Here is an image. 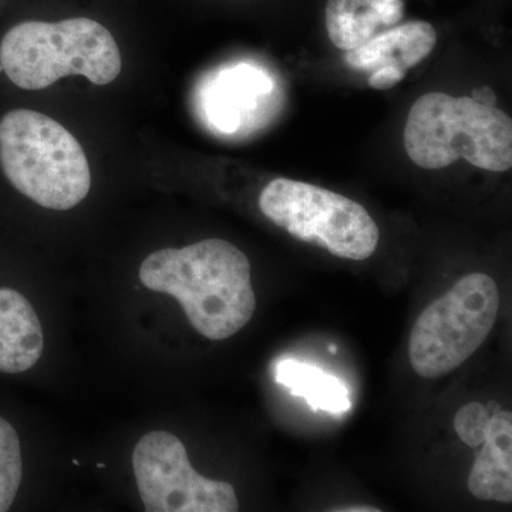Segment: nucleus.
Returning <instances> with one entry per match:
<instances>
[{
    "instance_id": "f257e3e1",
    "label": "nucleus",
    "mask_w": 512,
    "mask_h": 512,
    "mask_svg": "<svg viewBox=\"0 0 512 512\" xmlns=\"http://www.w3.org/2000/svg\"><path fill=\"white\" fill-rule=\"evenodd\" d=\"M140 281L150 291L177 299L207 339L237 335L255 313L248 256L224 239L153 252L140 266Z\"/></svg>"
},
{
    "instance_id": "f03ea898",
    "label": "nucleus",
    "mask_w": 512,
    "mask_h": 512,
    "mask_svg": "<svg viewBox=\"0 0 512 512\" xmlns=\"http://www.w3.org/2000/svg\"><path fill=\"white\" fill-rule=\"evenodd\" d=\"M0 70L28 92L46 89L67 76H84L106 86L119 77L121 55L110 30L96 20H28L3 36Z\"/></svg>"
},
{
    "instance_id": "7ed1b4c3",
    "label": "nucleus",
    "mask_w": 512,
    "mask_h": 512,
    "mask_svg": "<svg viewBox=\"0 0 512 512\" xmlns=\"http://www.w3.org/2000/svg\"><path fill=\"white\" fill-rule=\"evenodd\" d=\"M404 147L424 170H441L464 158L481 170L505 173L512 167L511 117L471 97L427 93L410 109Z\"/></svg>"
},
{
    "instance_id": "20e7f679",
    "label": "nucleus",
    "mask_w": 512,
    "mask_h": 512,
    "mask_svg": "<svg viewBox=\"0 0 512 512\" xmlns=\"http://www.w3.org/2000/svg\"><path fill=\"white\" fill-rule=\"evenodd\" d=\"M0 167L20 194L49 210H72L92 187L79 141L33 110H12L0 119Z\"/></svg>"
},
{
    "instance_id": "39448f33",
    "label": "nucleus",
    "mask_w": 512,
    "mask_h": 512,
    "mask_svg": "<svg viewBox=\"0 0 512 512\" xmlns=\"http://www.w3.org/2000/svg\"><path fill=\"white\" fill-rule=\"evenodd\" d=\"M500 309V291L491 276L470 274L424 309L409 342L410 363L424 379L454 372L490 335Z\"/></svg>"
},
{
    "instance_id": "423d86ee",
    "label": "nucleus",
    "mask_w": 512,
    "mask_h": 512,
    "mask_svg": "<svg viewBox=\"0 0 512 512\" xmlns=\"http://www.w3.org/2000/svg\"><path fill=\"white\" fill-rule=\"evenodd\" d=\"M259 208L293 238L338 258L365 261L379 245V227L365 207L318 185L276 178L262 190Z\"/></svg>"
},
{
    "instance_id": "0eeeda50",
    "label": "nucleus",
    "mask_w": 512,
    "mask_h": 512,
    "mask_svg": "<svg viewBox=\"0 0 512 512\" xmlns=\"http://www.w3.org/2000/svg\"><path fill=\"white\" fill-rule=\"evenodd\" d=\"M138 493L148 512H237V493L225 481L202 477L192 468L183 441L151 431L133 453Z\"/></svg>"
},
{
    "instance_id": "6e6552de",
    "label": "nucleus",
    "mask_w": 512,
    "mask_h": 512,
    "mask_svg": "<svg viewBox=\"0 0 512 512\" xmlns=\"http://www.w3.org/2000/svg\"><path fill=\"white\" fill-rule=\"evenodd\" d=\"M437 45V32L430 23L414 20L384 29L365 45L348 50L345 62L350 69L373 73L382 67L404 72L426 60Z\"/></svg>"
},
{
    "instance_id": "1a4fd4ad",
    "label": "nucleus",
    "mask_w": 512,
    "mask_h": 512,
    "mask_svg": "<svg viewBox=\"0 0 512 512\" xmlns=\"http://www.w3.org/2000/svg\"><path fill=\"white\" fill-rule=\"evenodd\" d=\"M43 348L42 325L28 299L15 289L0 288V372L32 369Z\"/></svg>"
},
{
    "instance_id": "9d476101",
    "label": "nucleus",
    "mask_w": 512,
    "mask_h": 512,
    "mask_svg": "<svg viewBox=\"0 0 512 512\" xmlns=\"http://www.w3.org/2000/svg\"><path fill=\"white\" fill-rule=\"evenodd\" d=\"M484 448L478 454L470 476L468 490L484 501L512 503V414L491 413L485 433Z\"/></svg>"
},
{
    "instance_id": "9b49d317",
    "label": "nucleus",
    "mask_w": 512,
    "mask_h": 512,
    "mask_svg": "<svg viewBox=\"0 0 512 512\" xmlns=\"http://www.w3.org/2000/svg\"><path fill=\"white\" fill-rule=\"evenodd\" d=\"M404 0H329L325 10L330 42L348 50L365 45L380 30L402 22Z\"/></svg>"
},
{
    "instance_id": "f8f14e48",
    "label": "nucleus",
    "mask_w": 512,
    "mask_h": 512,
    "mask_svg": "<svg viewBox=\"0 0 512 512\" xmlns=\"http://www.w3.org/2000/svg\"><path fill=\"white\" fill-rule=\"evenodd\" d=\"M276 380L295 396L305 397L312 409L342 414L352 407L345 384L309 363L281 360L276 366Z\"/></svg>"
},
{
    "instance_id": "ddd939ff",
    "label": "nucleus",
    "mask_w": 512,
    "mask_h": 512,
    "mask_svg": "<svg viewBox=\"0 0 512 512\" xmlns=\"http://www.w3.org/2000/svg\"><path fill=\"white\" fill-rule=\"evenodd\" d=\"M23 476L22 448L15 427L0 416V512L15 503Z\"/></svg>"
},
{
    "instance_id": "4468645a",
    "label": "nucleus",
    "mask_w": 512,
    "mask_h": 512,
    "mask_svg": "<svg viewBox=\"0 0 512 512\" xmlns=\"http://www.w3.org/2000/svg\"><path fill=\"white\" fill-rule=\"evenodd\" d=\"M491 413L481 403H468L454 417V430L464 444L478 447L484 443Z\"/></svg>"
},
{
    "instance_id": "2eb2a0df",
    "label": "nucleus",
    "mask_w": 512,
    "mask_h": 512,
    "mask_svg": "<svg viewBox=\"0 0 512 512\" xmlns=\"http://www.w3.org/2000/svg\"><path fill=\"white\" fill-rule=\"evenodd\" d=\"M406 73L402 69H397V67H382V69L370 73L369 86L376 90L392 89V87L402 82Z\"/></svg>"
},
{
    "instance_id": "dca6fc26",
    "label": "nucleus",
    "mask_w": 512,
    "mask_h": 512,
    "mask_svg": "<svg viewBox=\"0 0 512 512\" xmlns=\"http://www.w3.org/2000/svg\"><path fill=\"white\" fill-rule=\"evenodd\" d=\"M471 99L476 100L477 103L485 104V106H497V96H495L493 90L487 86H481L474 90Z\"/></svg>"
},
{
    "instance_id": "f3484780",
    "label": "nucleus",
    "mask_w": 512,
    "mask_h": 512,
    "mask_svg": "<svg viewBox=\"0 0 512 512\" xmlns=\"http://www.w3.org/2000/svg\"><path fill=\"white\" fill-rule=\"evenodd\" d=\"M338 512H379V508H372L369 505H359V507H346V508H338V510H333Z\"/></svg>"
}]
</instances>
